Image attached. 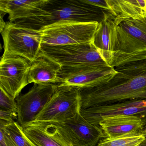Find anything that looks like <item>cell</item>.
Segmentation results:
<instances>
[{"label": "cell", "mask_w": 146, "mask_h": 146, "mask_svg": "<svg viewBox=\"0 0 146 146\" xmlns=\"http://www.w3.org/2000/svg\"><path fill=\"white\" fill-rule=\"evenodd\" d=\"M115 69L117 72L108 82L79 88L81 110L124 101L146 100V59Z\"/></svg>", "instance_id": "6da1fadb"}, {"label": "cell", "mask_w": 146, "mask_h": 146, "mask_svg": "<svg viewBox=\"0 0 146 146\" xmlns=\"http://www.w3.org/2000/svg\"><path fill=\"white\" fill-rule=\"evenodd\" d=\"M111 45V67L146 59V17L118 19L113 16Z\"/></svg>", "instance_id": "7a4b0ae2"}, {"label": "cell", "mask_w": 146, "mask_h": 146, "mask_svg": "<svg viewBox=\"0 0 146 146\" xmlns=\"http://www.w3.org/2000/svg\"><path fill=\"white\" fill-rule=\"evenodd\" d=\"M107 11L87 4L83 0H46L39 15L13 23L36 30L57 22L100 23Z\"/></svg>", "instance_id": "3957f363"}, {"label": "cell", "mask_w": 146, "mask_h": 146, "mask_svg": "<svg viewBox=\"0 0 146 146\" xmlns=\"http://www.w3.org/2000/svg\"><path fill=\"white\" fill-rule=\"evenodd\" d=\"M5 53L25 58L31 63L40 55L42 35L40 30L8 22L1 33Z\"/></svg>", "instance_id": "277c9868"}, {"label": "cell", "mask_w": 146, "mask_h": 146, "mask_svg": "<svg viewBox=\"0 0 146 146\" xmlns=\"http://www.w3.org/2000/svg\"><path fill=\"white\" fill-rule=\"evenodd\" d=\"M41 53L59 64L61 67L109 66L102 59L92 42L61 46L42 45Z\"/></svg>", "instance_id": "5b68a950"}, {"label": "cell", "mask_w": 146, "mask_h": 146, "mask_svg": "<svg viewBox=\"0 0 146 146\" xmlns=\"http://www.w3.org/2000/svg\"><path fill=\"white\" fill-rule=\"evenodd\" d=\"M95 23L57 22L40 29L42 45L61 46L92 42L98 24Z\"/></svg>", "instance_id": "8992f818"}, {"label": "cell", "mask_w": 146, "mask_h": 146, "mask_svg": "<svg viewBox=\"0 0 146 146\" xmlns=\"http://www.w3.org/2000/svg\"><path fill=\"white\" fill-rule=\"evenodd\" d=\"M79 88L58 86L52 98L31 123H55L74 117L81 110Z\"/></svg>", "instance_id": "52a82bcc"}, {"label": "cell", "mask_w": 146, "mask_h": 146, "mask_svg": "<svg viewBox=\"0 0 146 146\" xmlns=\"http://www.w3.org/2000/svg\"><path fill=\"white\" fill-rule=\"evenodd\" d=\"M117 72L114 67L109 66L62 67L56 84L79 88L96 87L109 82Z\"/></svg>", "instance_id": "ba28073f"}, {"label": "cell", "mask_w": 146, "mask_h": 146, "mask_svg": "<svg viewBox=\"0 0 146 146\" xmlns=\"http://www.w3.org/2000/svg\"><path fill=\"white\" fill-rule=\"evenodd\" d=\"M52 124L71 146H96L104 138L100 127L90 123L80 112L69 119Z\"/></svg>", "instance_id": "9c48e42d"}, {"label": "cell", "mask_w": 146, "mask_h": 146, "mask_svg": "<svg viewBox=\"0 0 146 146\" xmlns=\"http://www.w3.org/2000/svg\"><path fill=\"white\" fill-rule=\"evenodd\" d=\"M31 63L20 56L4 53L0 61V88L14 99L29 84Z\"/></svg>", "instance_id": "30bf717a"}, {"label": "cell", "mask_w": 146, "mask_h": 146, "mask_svg": "<svg viewBox=\"0 0 146 146\" xmlns=\"http://www.w3.org/2000/svg\"><path fill=\"white\" fill-rule=\"evenodd\" d=\"M58 86L54 84H34L27 93L19 96L16 99L17 122L23 127L33 122L52 98Z\"/></svg>", "instance_id": "8fae6325"}, {"label": "cell", "mask_w": 146, "mask_h": 146, "mask_svg": "<svg viewBox=\"0 0 146 146\" xmlns=\"http://www.w3.org/2000/svg\"><path fill=\"white\" fill-rule=\"evenodd\" d=\"M80 113L88 122L99 125L103 119L117 115L135 116L146 125V100H130L110 105L81 109Z\"/></svg>", "instance_id": "7c38bea8"}, {"label": "cell", "mask_w": 146, "mask_h": 146, "mask_svg": "<svg viewBox=\"0 0 146 146\" xmlns=\"http://www.w3.org/2000/svg\"><path fill=\"white\" fill-rule=\"evenodd\" d=\"M104 137H113L142 132L144 125L142 120L135 116L117 115L102 119L99 124Z\"/></svg>", "instance_id": "4fadbf2b"}, {"label": "cell", "mask_w": 146, "mask_h": 146, "mask_svg": "<svg viewBox=\"0 0 146 146\" xmlns=\"http://www.w3.org/2000/svg\"><path fill=\"white\" fill-rule=\"evenodd\" d=\"M23 128L25 135L35 146H71L54 124L33 123Z\"/></svg>", "instance_id": "5bb4252c"}, {"label": "cell", "mask_w": 146, "mask_h": 146, "mask_svg": "<svg viewBox=\"0 0 146 146\" xmlns=\"http://www.w3.org/2000/svg\"><path fill=\"white\" fill-rule=\"evenodd\" d=\"M61 66L40 53L31 63L29 72V84H54L58 82Z\"/></svg>", "instance_id": "9a60e30c"}, {"label": "cell", "mask_w": 146, "mask_h": 146, "mask_svg": "<svg viewBox=\"0 0 146 146\" xmlns=\"http://www.w3.org/2000/svg\"><path fill=\"white\" fill-rule=\"evenodd\" d=\"M46 0H0V11L9 14L11 22L26 19L39 15Z\"/></svg>", "instance_id": "2e32d148"}, {"label": "cell", "mask_w": 146, "mask_h": 146, "mask_svg": "<svg viewBox=\"0 0 146 146\" xmlns=\"http://www.w3.org/2000/svg\"><path fill=\"white\" fill-rule=\"evenodd\" d=\"M113 19V15L107 11L105 18L98 24L92 41L102 59L110 66H111L113 61L111 33Z\"/></svg>", "instance_id": "e0dca14e"}, {"label": "cell", "mask_w": 146, "mask_h": 146, "mask_svg": "<svg viewBox=\"0 0 146 146\" xmlns=\"http://www.w3.org/2000/svg\"><path fill=\"white\" fill-rule=\"evenodd\" d=\"M109 13L118 19L146 17V0H108Z\"/></svg>", "instance_id": "ac0fdd59"}, {"label": "cell", "mask_w": 146, "mask_h": 146, "mask_svg": "<svg viewBox=\"0 0 146 146\" xmlns=\"http://www.w3.org/2000/svg\"><path fill=\"white\" fill-rule=\"evenodd\" d=\"M142 132L129 134L113 137H104L97 146H138L145 140Z\"/></svg>", "instance_id": "d6986e66"}, {"label": "cell", "mask_w": 146, "mask_h": 146, "mask_svg": "<svg viewBox=\"0 0 146 146\" xmlns=\"http://www.w3.org/2000/svg\"><path fill=\"white\" fill-rule=\"evenodd\" d=\"M0 126L5 129L16 146H35L25 135L23 127L17 122L8 123L1 120Z\"/></svg>", "instance_id": "ffe728a7"}, {"label": "cell", "mask_w": 146, "mask_h": 146, "mask_svg": "<svg viewBox=\"0 0 146 146\" xmlns=\"http://www.w3.org/2000/svg\"><path fill=\"white\" fill-rule=\"evenodd\" d=\"M0 89V109L12 111L17 113V107L15 99L3 89Z\"/></svg>", "instance_id": "44dd1931"}, {"label": "cell", "mask_w": 146, "mask_h": 146, "mask_svg": "<svg viewBox=\"0 0 146 146\" xmlns=\"http://www.w3.org/2000/svg\"><path fill=\"white\" fill-rule=\"evenodd\" d=\"M0 146H17L2 126H0Z\"/></svg>", "instance_id": "7402d4cb"}, {"label": "cell", "mask_w": 146, "mask_h": 146, "mask_svg": "<svg viewBox=\"0 0 146 146\" xmlns=\"http://www.w3.org/2000/svg\"><path fill=\"white\" fill-rule=\"evenodd\" d=\"M18 114L17 112L8 110L0 109V119L8 123L14 122L17 120Z\"/></svg>", "instance_id": "603a6c76"}, {"label": "cell", "mask_w": 146, "mask_h": 146, "mask_svg": "<svg viewBox=\"0 0 146 146\" xmlns=\"http://www.w3.org/2000/svg\"><path fill=\"white\" fill-rule=\"evenodd\" d=\"M83 1L87 4L96 7L109 12L110 8L108 5V0H98V1H90L83 0Z\"/></svg>", "instance_id": "cb8c5ba5"}, {"label": "cell", "mask_w": 146, "mask_h": 146, "mask_svg": "<svg viewBox=\"0 0 146 146\" xmlns=\"http://www.w3.org/2000/svg\"><path fill=\"white\" fill-rule=\"evenodd\" d=\"M3 17H2V15L1 14V21H0V31H1V33L2 32V31H3V30H4V28L5 27L6 25V23L4 22V19H3Z\"/></svg>", "instance_id": "d4e9b609"}, {"label": "cell", "mask_w": 146, "mask_h": 146, "mask_svg": "<svg viewBox=\"0 0 146 146\" xmlns=\"http://www.w3.org/2000/svg\"><path fill=\"white\" fill-rule=\"evenodd\" d=\"M142 133L144 135L145 137H146V125L143 127L142 131Z\"/></svg>", "instance_id": "484cf974"}, {"label": "cell", "mask_w": 146, "mask_h": 146, "mask_svg": "<svg viewBox=\"0 0 146 146\" xmlns=\"http://www.w3.org/2000/svg\"><path fill=\"white\" fill-rule=\"evenodd\" d=\"M138 146H146V137L143 142Z\"/></svg>", "instance_id": "4316f807"}, {"label": "cell", "mask_w": 146, "mask_h": 146, "mask_svg": "<svg viewBox=\"0 0 146 146\" xmlns=\"http://www.w3.org/2000/svg\"></svg>", "instance_id": "83f0119b"}]
</instances>
